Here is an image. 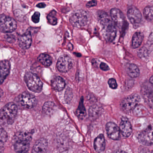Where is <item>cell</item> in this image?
Returning a JSON list of instances; mask_svg holds the SVG:
<instances>
[{
  "label": "cell",
  "instance_id": "cell-6",
  "mask_svg": "<svg viewBox=\"0 0 153 153\" xmlns=\"http://www.w3.org/2000/svg\"><path fill=\"white\" fill-rule=\"evenodd\" d=\"M141 98L137 94H134L129 95L121 101L120 107L123 111L129 112L134 110V109L138 105Z\"/></svg>",
  "mask_w": 153,
  "mask_h": 153
},
{
  "label": "cell",
  "instance_id": "cell-43",
  "mask_svg": "<svg viewBox=\"0 0 153 153\" xmlns=\"http://www.w3.org/2000/svg\"><path fill=\"white\" fill-rule=\"evenodd\" d=\"M37 1H40V0H37Z\"/></svg>",
  "mask_w": 153,
  "mask_h": 153
},
{
  "label": "cell",
  "instance_id": "cell-17",
  "mask_svg": "<svg viewBox=\"0 0 153 153\" xmlns=\"http://www.w3.org/2000/svg\"><path fill=\"white\" fill-rule=\"evenodd\" d=\"M120 133L124 137L130 136L132 133V128L131 123L127 118L122 120L119 126Z\"/></svg>",
  "mask_w": 153,
  "mask_h": 153
},
{
  "label": "cell",
  "instance_id": "cell-39",
  "mask_svg": "<svg viewBox=\"0 0 153 153\" xmlns=\"http://www.w3.org/2000/svg\"><path fill=\"white\" fill-rule=\"evenodd\" d=\"M149 82L153 84V75L151 76V78H150V80H149Z\"/></svg>",
  "mask_w": 153,
  "mask_h": 153
},
{
  "label": "cell",
  "instance_id": "cell-30",
  "mask_svg": "<svg viewBox=\"0 0 153 153\" xmlns=\"http://www.w3.org/2000/svg\"><path fill=\"white\" fill-rule=\"evenodd\" d=\"M100 111V108L99 107L97 106H93L91 107L89 110V114L90 117H95L99 115Z\"/></svg>",
  "mask_w": 153,
  "mask_h": 153
},
{
  "label": "cell",
  "instance_id": "cell-23",
  "mask_svg": "<svg viewBox=\"0 0 153 153\" xmlns=\"http://www.w3.org/2000/svg\"><path fill=\"white\" fill-rule=\"evenodd\" d=\"M127 73L132 78H136L138 77L140 73L139 68L134 64L128 65L127 68Z\"/></svg>",
  "mask_w": 153,
  "mask_h": 153
},
{
  "label": "cell",
  "instance_id": "cell-40",
  "mask_svg": "<svg viewBox=\"0 0 153 153\" xmlns=\"http://www.w3.org/2000/svg\"><path fill=\"white\" fill-rule=\"evenodd\" d=\"M117 153H126L125 152H117Z\"/></svg>",
  "mask_w": 153,
  "mask_h": 153
},
{
  "label": "cell",
  "instance_id": "cell-3",
  "mask_svg": "<svg viewBox=\"0 0 153 153\" xmlns=\"http://www.w3.org/2000/svg\"><path fill=\"white\" fill-rule=\"evenodd\" d=\"M90 14L84 10H77L72 13L70 18V23L75 27H82L86 25Z\"/></svg>",
  "mask_w": 153,
  "mask_h": 153
},
{
  "label": "cell",
  "instance_id": "cell-28",
  "mask_svg": "<svg viewBox=\"0 0 153 153\" xmlns=\"http://www.w3.org/2000/svg\"><path fill=\"white\" fill-rule=\"evenodd\" d=\"M144 16L146 19L148 20H153V7L147 6L143 10Z\"/></svg>",
  "mask_w": 153,
  "mask_h": 153
},
{
  "label": "cell",
  "instance_id": "cell-31",
  "mask_svg": "<svg viewBox=\"0 0 153 153\" xmlns=\"http://www.w3.org/2000/svg\"><path fill=\"white\" fill-rule=\"evenodd\" d=\"M8 136L7 133L5 132L4 129L2 128L1 129V143H5L7 140Z\"/></svg>",
  "mask_w": 153,
  "mask_h": 153
},
{
  "label": "cell",
  "instance_id": "cell-12",
  "mask_svg": "<svg viewBox=\"0 0 153 153\" xmlns=\"http://www.w3.org/2000/svg\"><path fill=\"white\" fill-rule=\"evenodd\" d=\"M106 131L109 137L112 140H118L120 137L119 128L113 122H109L106 125Z\"/></svg>",
  "mask_w": 153,
  "mask_h": 153
},
{
  "label": "cell",
  "instance_id": "cell-29",
  "mask_svg": "<svg viewBox=\"0 0 153 153\" xmlns=\"http://www.w3.org/2000/svg\"><path fill=\"white\" fill-rule=\"evenodd\" d=\"M56 12L55 10H53L47 15V19L49 23L52 25H56L57 23V19L56 17Z\"/></svg>",
  "mask_w": 153,
  "mask_h": 153
},
{
  "label": "cell",
  "instance_id": "cell-42",
  "mask_svg": "<svg viewBox=\"0 0 153 153\" xmlns=\"http://www.w3.org/2000/svg\"><path fill=\"white\" fill-rule=\"evenodd\" d=\"M151 153H153V151L152 152H151Z\"/></svg>",
  "mask_w": 153,
  "mask_h": 153
},
{
  "label": "cell",
  "instance_id": "cell-13",
  "mask_svg": "<svg viewBox=\"0 0 153 153\" xmlns=\"http://www.w3.org/2000/svg\"><path fill=\"white\" fill-rule=\"evenodd\" d=\"M110 17L116 26H122L125 22V16L123 13L119 9L113 8L110 12Z\"/></svg>",
  "mask_w": 153,
  "mask_h": 153
},
{
  "label": "cell",
  "instance_id": "cell-27",
  "mask_svg": "<svg viewBox=\"0 0 153 153\" xmlns=\"http://www.w3.org/2000/svg\"><path fill=\"white\" fill-rule=\"evenodd\" d=\"M55 105L53 102L48 101L45 102L42 108L43 112L46 114H50L54 109Z\"/></svg>",
  "mask_w": 153,
  "mask_h": 153
},
{
  "label": "cell",
  "instance_id": "cell-33",
  "mask_svg": "<svg viewBox=\"0 0 153 153\" xmlns=\"http://www.w3.org/2000/svg\"><path fill=\"white\" fill-rule=\"evenodd\" d=\"M108 82L109 85L111 89H116L117 88V83L116 80L114 78L110 79Z\"/></svg>",
  "mask_w": 153,
  "mask_h": 153
},
{
  "label": "cell",
  "instance_id": "cell-22",
  "mask_svg": "<svg viewBox=\"0 0 153 153\" xmlns=\"http://www.w3.org/2000/svg\"><path fill=\"white\" fill-rule=\"evenodd\" d=\"M143 34L141 32H136L132 38V47L133 48H138L141 46L143 40Z\"/></svg>",
  "mask_w": 153,
  "mask_h": 153
},
{
  "label": "cell",
  "instance_id": "cell-26",
  "mask_svg": "<svg viewBox=\"0 0 153 153\" xmlns=\"http://www.w3.org/2000/svg\"><path fill=\"white\" fill-rule=\"evenodd\" d=\"M76 115L78 118L83 119L85 117L86 115V111L85 107L84 105L83 99H81L79 106L76 111Z\"/></svg>",
  "mask_w": 153,
  "mask_h": 153
},
{
  "label": "cell",
  "instance_id": "cell-2",
  "mask_svg": "<svg viewBox=\"0 0 153 153\" xmlns=\"http://www.w3.org/2000/svg\"><path fill=\"white\" fill-rule=\"evenodd\" d=\"M18 111L17 105L10 102L5 105L1 111V123L10 125L14 121Z\"/></svg>",
  "mask_w": 153,
  "mask_h": 153
},
{
  "label": "cell",
  "instance_id": "cell-1",
  "mask_svg": "<svg viewBox=\"0 0 153 153\" xmlns=\"http://www.w3.org/2000/svg\"><path fill=\"white\" fill-rule=\"evenodd\" d=\"M32 133L28 131L18 132L14 135V149L17 153L28 152L32 138Z\"/></svg>",
  "mask_w": 153,
  "mask_h": 153
},
{
  "label": "cell",
  "instance_id": "cell-21",
  "mask_svg": "<svg viewBox=\"0 0 153 153\" xmlns=\"http://www.w3.org/2000/svg\"><path fill=\"white\" fill-rule=\"evenodd\" d=\"M51 86L55 91H60L65 87V82L63 78L60 76H56L52 79Z\"/></svg>",
  "mask_w": 153,
  "mask_h": 153
},
{
  "label": "cell",
  "instance_id": "cell-35",
  "mask_svg": "<svg viewBox=\"0 0 153 153\" xmlns=\"http://www.w3.org/2000/svg\"><path fill=\"white\" fill-rule=\"evenodd\" d=\"M101 69L103 71H107L110 70L109 67L108 66L107 64L104 62H102L100 65Z\"/></svg>",
  "mask_w": 153,
  "mask_h": 153
},
{
  "label": "cell",
  "instance_id": "cell-8",
  "mask_svg": "<svg viewBox=\"0 0 153 153\" xmlns=\"http://www.w3.org/2000/svg\"><path fill=\"white\" fill-rule=\"evenodd\" d=\"M17 28V22L13 18L5 16L4 14L1 15L0 29L4 33H11Z\"/></svg>",
  "mask_w": 153,
  "mask_h": 153
},
{
  "label": "cell",
  "instance_id": "cell-10",
  "mask_svg": "<svg viewBox=\"0 0 153 153\" xmlns=\"http://www.w3.org/2000/svg\"><path fill=\"white\" fill-rule=\"evenodd\" d=\"M73 65V61L67 55L60 56L57 63V70L60 72L66 73L71 70Z\"/></svg>",
  "mask_w": 153,
  "mask_h": 153
},
{
  "label": "cell",
  "instance_id": "cell-15",
  "mask_svg": "<svg viewBox=\"0 0 153 153\" xmlns=\"http://www.w3.org/2000/svg\"><path fill=\"white\" fill-rule=\"evenodd\" d=\"M48 147L47 141L41 138L36 141L32 148V153H46Z\"/></svg>",
  "mask_w": 153,
  "mask_h": 153
},
{
  "label": "cell",
  "instance_id": "cell-25",
  "mask_svg": "<svg viewBox=\"0 0 153 153\" xmlns=\"http://www.w3.org/2000/svg\"><path fill=\"white\" fill-rule=\"evenodd\" d=\"M134 113L137 117H144L148 114V110L142 105H138L134 109Z\"/></svg>",
  "mask_w": 153,
  "mask_h": 153
},
{
  "label": "cell",
  "instance_id": "cell-36",
  "mask_svg": "<svg viewBox=\"0 0 153 153\" xmlns=\"http://www.w3.org/2000/svg\"><path fill=\"white\" fill-rule=\"evenodd\" d=\"M5 39L7 42L11 43L15 41V39L13 35H6L5 37Z\"/></svg>",
  "mask_w": 153,
  "mask_h": 153
},
{
  "label": "cell",
  "instance_id": "cell-9",
  "mask_svg": "<svg viewBox=\"0 0 153 153\" xmlns=\"http://www.w3.org/2000/svg\"><path fill=\"white\" fill-rule=\"evenodd\" d=\"M139 142L145 146L153 144V126H149L147 128L141 132L138 135Z\"/></svg>",
  "mask_w": 153,
  "mask_h": 153
},
{
  "label": "cell",
  "instance_id": "cell-5",
  "mask_svg": "<svg viewBox=\"0 0 153 153\" xmlns=\"http://www.w3.org/2000/svg\"><path fill=\"white\" fill-rule=\"evenodd\" d=\"M24 80L30 90L36 93L41 91L43 84L37 75L31 72L27 73L24 76Z\"/></svg>",
  "mask_w": 153,
  "mask_h": 153
},
{
  "label": "cell",
  "instance_id": "cell-11",
  "mask_svg": "<svg viewBox=\"0 0 153 153\" xmlns=\"http://www.w3.org/2000/svg\"><path fill=\"white\" fill-rule=\"evenodd\" d=\"M127 16L128 19L134 26L139 25L142 21V14L136 7H130L128 11Z\"/></svg>",
  "mask_w": 153,
  "mask_h": 153
},
{
  "label": "cell",
  "instance_id": "cell-7",
  "mask_svg": "<svg viewBox=\"0 0 153 153\" xmlns=\"http://www.w3.org/2000/svg\"><path fill=\"white\" fill-rule=\"evenodd\" d=\"M17 102L21 108L24 109H30L35 106L37 100L34 95L27 92H24L18 96Z\"/></svg>",
  "mask_w": 153,
  "mask_h": 153
},
{
  "label": "cell",
  "instance_id": "cell-32",
  "mask_svg": "<svg viewBox=\"0 0 153 153\" xmlns=\"http://www.w3.org/2000/svg\"><path fill=\"white\" fill-rule=\"evenodd\" d=\"M40 13L38 12H36L31 17V20L35 23H38L40 21Z\"/></svg>",
  "mask_w": 153,
  "mask_h": 153
},
{
  "label": "cell",
  "instance_id": "cell-37",
  "mask_svg": "<svg viewBox=\"0 0 153 153\" xmlns=\"http://www.w3.org/2000/svg\"><path fill=\"white\" fill-rule=\"evenodd\" d=\"M46 4L44 3H40L38 4L37 5V7L40 8H45V7H46Z\"/></svg>",
  "mask_w": 153,
  "mask_h": 153
},
{
  "label": "cell",
  "instance_id": "cell-24",
  "mask_svg": "<svg viewBox=\"0 0 153 153\" xmlns=\"http://www.w3.org/2000/svg\"><path fill=\"white\" fill-rule=\"evenodd\" d=\"M38 61L42 65L49 66L52 64L53 60L51 56L47 54L43 53L40 55L38 57Z\"/></svg>",
  "mask_w": 153,
  "mask_h": 153
},
{
  "label": "cell",
  "instance_id": "cell-16",
  "mask_svg": "<svg viewBox=\"0 0 153 153\" xmlns=\"http://www.w3.org/2000/svg\"><path fill=\"white\" fill-rule=\"evenodd\" d=\"M32 42L31 33L27 32L20 36L18 39L19 46L23 49H28L30 47Z\"/></svg>",
  "mask_w": 153,
  "mask_h": 153
},
{
  "label": "cell",
  "instance_id": "cell-14",
  "mask_svg": "<svg viewBox=\"0 0 153 153\" xmlns=\"http://www.w3.org/2000/svg\"><path fill=\"white\" fill-rule=\"evenodd\" d=\"M153 50V33H152L148 39L146 45L142 48L138 52V56L141 58L146 57Z\"/></svg>",
  "mask_w": 153,
  "mask_h": 153
},
{
  "label": "cell",
  "instance_id": "cell-20",
  "mask_svg": "<svg viewBox=\"0 0 153 153\" xmlns=\"http://www.w3.org/2000/svg\"><path fill=\"white\" fill-rule=\"evenodd\" d=\"M106 143L105 137L102 134L98 136L94 141V148L97 152H101L105 149Z\"/></svg>",
  "mask_w": 153,
  "mask_h": 153
},
{
  "label": "cell",
  "instance_id": "cell-4",
  "mask_svg": "<svg viewBox=\"0 0 153 153\" xmlns=\"http://www.w3.org/2000/svg\"><path fill=\"white\" fill-rule=\"evenodd\" d=\"M103 26L105 38L107 41H113L116 36L117 29L116 25L110 17L103 19L100 22Z\"/></svg>",
  "mask_w": 153,
  "mask_h": 153
},
{
  "label": "cell",
  "instance_id": "cell-34",
  "mask_svg": "<svg viewBox=\"0 0 153 153\" xmlns=\"http://www.w3.org/2000/svg\"><path fill=\"white\" fill-rule=\"evenodd\" d=\"M97 4V2L96 0H92V1L88 2L86 4V6H87L88 8H90V7L96 6Z\"/></svg>",
  "mask_w": 153,
  "mask_h": 153
},
{
  "label": "cell",
  "instance_id": "cell-41",
  "mask_svg": "<svg viewBox=\"0 0 153 153\" xmlns=\"http://www.w3.org/2000/svg\"><path fill=\"white\" fill-rule=\"evenodd\" d=\"M23 153H28V152H24Z\"/></svg>",
  "mask_w": 153,
  "mask_h": 153
},
{
  "label": "cell",
  "instance_id": "cell-18",
  "mask_svg": "<svg viewBox=\"0 0 153 153\" xmlns=\"http://www.w3.org/2000/svg\"><path fill=\"white\" fill-rule=\"evenodd\" d=\"M142 92L146 100L153 108V84L150 83L145 85L143 87Z\"/></svg>",
  "mask_w": 153,
  "mask_h": 153
},
{
  "label": "cell",
  "instance_id": "cell-19",
  "mask_svg": "<svg viewBox=\"0 0 153 153\" xmlns=\"http://www.w3.org/2000/svg\"><path fill=\"white\" fill-rule=\"evenodd\" d=\"M1 77L0 81L1 84L5 80L10 73V65L9 62L6 60H4L1 62Z\"/></svg>",
  "mask_w": 153,
  "mask_h": 153
},
{
  "label": "cell",
  "instance_id": "cell-38",
  "mask_svg": "<svg viewBox=\"0 0 153 153\" xmlns=\"http://www.w3.org/2000/svg\"><path fill=\"white\" fill-rule=\"evenodd\" d=\"M139 153H150V151H149L148 149L146 148H143L142 150L140 151Z\"/></svg>",
  "mask_w": 153,
  "mask_h": 153
}]
</instances>
